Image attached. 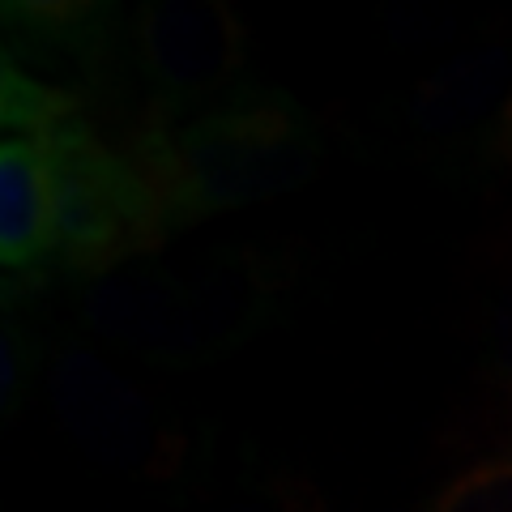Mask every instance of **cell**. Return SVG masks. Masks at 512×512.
Masks as SVG:
<instances>
[{
    "instance_id": "8",
    "label": "cell",
    "mask_w": 512,
    "mask_h": 512,
    "mask_svg": "<svg viewBox=\"0 0 512 512\" xmlns=\"http://www.w3.org/2000/svg\"><path fill=\"white\" fill-rule=\"evenodd\" d=\"M218 512H308V508H303V500L286 483L256 478L248 487H235Z\"/></svg>"
},
{
    "instance_id": "2",
    "label": "cell",
    "mask_w": 512,
    "mask_h": 512,
    "mask_svg": "<svg viewBox=\"0 0 512 512\" xmlns=\"http://www.w3.org/2000/svg\"><path fill=\"white\" fill-rule=\"evenodd\" d=\"M163 239L184 227L274 201L320 163V128L291 94L244 86L227 103L128 141Z\"/></svg>"
},
{
    "instance_id": "9",
    "label": "cell",
    "mask_w": 512,
    "mask_h": 512,
    "mask_svg": "<svg viewBox=\"0 0 512 512\" xmlns=\"http://www.w3.org/2000/svg\"><path fill=\"white\" fill-rule=\"evenodd\" d=\"M487 154L500 167H512V99L504 103V111L495 116V124L487 128Z\"/></svg>"
},
{
    "instance_id": "7",
    "label": "cell",
    "mask_w": 512,
    "mask_h": 512,
    "mask_svg": "<svg viewBox=\"0 0 512 512\" xmlns=\"http://www.w3.org/2000/svg\"><path fill=\"white\" fill-rule=\"evenodd\" d=\"M487 359H491L495 380L512 393V274L504 278L500 295H495V312L487 329Z\"/></svg>"
},
{
    "instance_id": "3",
    "label": "cell",
    "mask_w": 512,
    "mask_h": 512,
    "mask_svg": "<svg viewBox=\"0 0 512 512\" xmlns=\"http://www.w3.org/2000/svg\"><path fill=\"white\" fill-rule=\"evenodd\" d=\"M47 410L77 453L124 478H167L184 466L180 423L90 346H60L43 359Z\"/></svg>"
},
{
    "instance_id": "6",
    "label": "cell",
    "mask_w": 512,
    "mask_h": 512,
    "mask_svg": "<svg viewBox=\"0 0 512 512\" xmlns=\"http://www.w3.org/2000/svg\"><path fill=\"white\" fill-rule=\"evenodd\" d=\"M423 512H512V453L478 457L457 470Z\"/></svg>"
},
{
    "instance_id": "5",
    "label": "cell",
    "mask_w": 512,
    "mask_h": 512,
    "mask_svg": "<svg viewBox=\"0 0 512 512\" xmlns=\"http://www.w3.org/2000/svg\"><path fill=\"white\" fill-rule=\"evenodd\" d=\"M512 99V56L483 52L448 64L440 77H431L419 90V124L431 133H457L474 120L487 128Z\"/></svg>"
},
{
    "instance_id": "1",
    "label": "cell",
    "mask_w": 512,
    "mask_h": 512,
    "mask_svg": "<svg viewBox=\"0 0 512 512\" xmlns=\"http://www.w3.org/2000/svg\"><path fill=\"white\" fill-rule=\"evenodd\" d=\"M278 274L252 248L141 256L86 282L82 329L107 350L167 372L244 350L278 312Z\"/></svg>"
},
{
    "instance_id": "4",
    "label": "cell",
    "mask_w": 512,
    "mask_h": 512,
    "mask_svg": "<svg viewBox=\"0 0 512 512\" xmlns=\"http://www.w3.org/2000/svg\"><path fill=\"white\" fill-rule=\"evenodd\" d=\"M128 43L150 99L141 128L192 120L244 90L248 26L222 0H158L137 9Z\"/></svg>"
}]
</instances>
